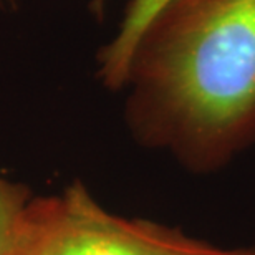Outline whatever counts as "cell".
Instances as JSON below:
<instances>
[{
	"label": "cell",
	"instance_id": "6da1fadb",
	"mask_svg": "<svg viewBox=\"0 0 255 255\" xmlns=\"http://www.w3.org/2000/svg\"><path fill=\"white\" fill-rule=\"evenodd\" d=\"M126 121L197 172L255 142V0H167L128 66Z\"/></svg>",
	"mask_w": 255,
	"mask_h": 255
},
{
	"label": "cell",
	"instance_id": "7a4b0ae2",
	"mask_svg": "<svg viewBox=\"0 0 255 255\" xmlns=\"http://www.w3.org/2000/svg\"><path fill=\"white\" fill-rule=\"evenodd\" d=\"M177 229L105 211L80 181L62 194L32 197L8 255H246Z\"/></svg>",
	"mask_w": 255,
	"mask_h": 255
},
{
	"label": "cell",
	"instance_id": "3957f363",
	"mask_svg": "<svg viewBox=\"0 0 255 255\" xmlns=\"http://www.w3.org/2000/svg\"><path fill=\"white\" fill-rule=\"evenodd\" d=\"M32 199L27 186L0 177V255H8L13 246L20 217Z\"/></svg>",
	"mask_w": 255,
	"mask_h": 255
},
{
	"label": "cell",
	"instance_id": "277c9868",
	"mask_svg": "<svg viewBox=\"0 0 255 255\" xmlns=\"http://www.w3.org/2000/svg\"><path fill=\"white\" fill-rule=\"evenodd\" d=\"M105 3H106V0H91L90 8H91V12H93L95 17L101 18V15H103V12H105Z\"/></svg>",
	"mask_w": 255,
	"mask_h": 255
},
{
	"label": "cell",
	"instance_id": "5b68a950",
	"mask_svg": "<svg viewBox=\"0 0 255 255\" xmlns=\"http://www.w3.org/2000/svg\"><path fill=\"white\" fill-rule=\"evenodd\" d=\"M18 5V0H0V8L3 10H13Z\"/></svg>",
	"mask_w": 255,
	"mask_h": 255
},
{
	"label": "cell",
	"instance_id": "8992f818",
	"mask_svg": "<svg viewBox=\"0 0 255 255\" xmlns=\"http://www.w3.org/2000/svg\"><path fill=\"white\" fill-rule=\"evenodd\" d=\"M246 255H255V247L247 249V254H246Z\"/></svg>",
	"mask_w": 255,
	"mask_h": 255
}]
</instances>
